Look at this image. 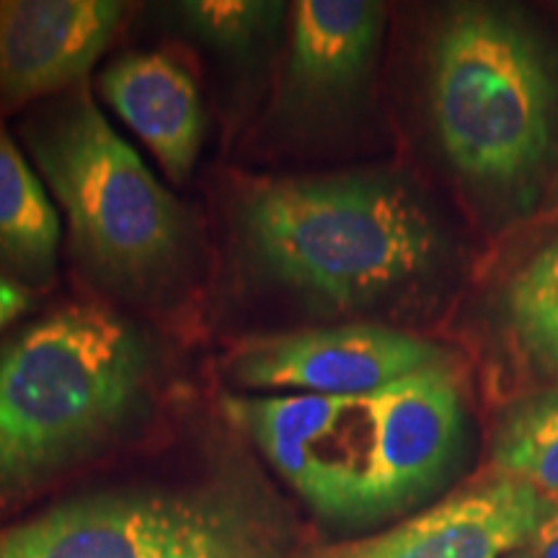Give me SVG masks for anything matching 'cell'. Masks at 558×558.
<instances>
[{"instance_id": "obj_1", "label": "cell", "mask_w": 558, "mask_h": 558, "mask_svg": "<svg viewBox=\"0 0 558 558\" xmlns=\"http://www.w3.org/2000/svg\"><path fill=\"white\" fill-rule=\"evenodd\" d=\"M222 409L324 520L369 525L418 505L463 450V390L448 362L367 396H226Z\"/></svg>"}, {"instance_id": "obj_2", "label": "cell", "mask_w": 558, "mask_h": 558, "mask_svg": "<svg viewBox=\"0 0 558 558\" xmlns=\"http://www.w3.org/2000/svg\"><path fill=\"white\" fill-rule=\"evenodd\" d=\"M156 357L104 305H65L0 341V509L135 427Z\"/></svg>"}, {"instance_id": "obj_3", "label": "cell", "mask_w": 558, "mask_h": 558, "mask_svg": "<svg viewBox=\"0 0 558 558\" xmlns=\"http://www.w3.org/2000/svg\"><path fill=\"white\" fill-rule=\"evenodd\" d=\"M251 267L331 308L401 290L435 262V220L401 181L369 173L251 181L235 197Z\"/></svg>"}, {"instance_id": "obj_4", "label": "cell", "mask_w": 558, "mask_h": 558, "mask_svg": "<svg viewBox=\"0 0 558 558\" xmlns=\"http://www.w3.org/2000/svg\"><path fill=\"white\" fill-rule=\"evenodd\" d=\"M19 132L96 282L143 295L179 269L190 241L184 209L111 130L86 83L34 109Z\"/></svg>"}, {"instance_id": "obj_5", "label": "cell", "mask_w": 558, "mask_h": 558, "mask_svg": "<svg viewBox=\"0 0 558 558\" xmlns=\"http://www.w3.org/2000/svg\"><path fill=\"white\" fill-rule=\"evenodd\" d=\"M556 83L533 37L488 9L442 26L432 52V120L445 156L481 184L512 186L548 163Z\"/></svg>"}, {"instance_id": "obj_6", "label": "cell", "mask_w": 558, "mask_h": 558, "mask_svg": "<svg viewBox=\"0 0 558 558\" xmlns=\"http://www.w3.org/2000/svg\"><path fill=\"white\" fill-rule=\"evenodd\" d=\"M445 362V352L414 333L349 324L262 333L228 354V375L246 390L308 396H367Z\"/></svg>"}, {"instance_id": "obj_7", "label": "cell", "mask_w": 558, "mask_h": 558, "mask_svg": "<svg viewBox=\"0 0 558 558\" xmlns=\"http://www.w3.org/2000/svg\"><path fill=\"white\" fill-rule=\"evenodd\" d=\"M546 505L538 488L494 473L401 525L292 558H501L525 546Z\"/></svg>"}, {"instance_id": "obj_8", "label": "cell", "mask_w": 558, "mask_h": 558, "mask_svg": "<svg viewBox=\"0 0 558 558\" xmlns=\"http://www.w3.org/2000/svg\"><path fill=\"white\" fill-rule=\"evenodd\" d=\"M122 16L114 0H0V120L83 83Z\"/></svg>"}, {"instance_id": "obj_9", "label": "cell", "mask_w": 558, "mask_h": 558, "mask_svg": "<svg viewBox=\"0 0 558 558\" xmlns=\"http://www.w3.org/2000/svg\"><path fill=\"white\" fill-rule=\"evenodd\" d=\"M184 505L186 494H88L0 530V558H150Z\"/></svg>"}, {"instance_id": "obj_10", "label": "cell", "mask_w": 558, "mask_h": 558, "mask_svg": "<svg viewBox=\"0 0 558 558\" xmlns=\"http://www.w3.org/2000/svg\"><path fill=\"white\" fill-rule=\"evenodd\" d=\"M386 11L369 0H300L292 11L282 111H311L344 99L365 81Z\"/></svg>"}, {"instance_id": "obj_11", "label": "cell", "mask_w": 558, "mask_h": 558, "mask_svg": "<svg viewBox=\"0 0 558 558\" xmlns=\"http://www.w3.org/2000/svg\"><path fill=\"white\" fill-rule=\"evenodd\" d=\"M99 86L163 171L184 184L202 145V104L192 75L163 52H130L104 70Z\"/></svg>"}, {"instance_id": "obj_12", "label": "cell", "mask_w": 558, "mask_h": 558, "mask_svg": "<svg viewBox=\"0 0 558 558\" xmlns=\"http://www.w3.org/2000/svg\"><path fill=\"white\" fill-rule=\"evenodd\" d=\"M58 209L0 120V277L37 295L58 275Z\"/></svg>"}, {"instance_id": "obj_13", "label": "cell", "mask_w": 558, "mask_h": 558, "mask_svg": "<svg viewBox=\"0 0 558 558\" xmlns=\"http://www.w3.org/2000/svg\"><path fill=\"white\" fill-rule=\"evenodd\" d=\"M150 558H288V550L267 507L218 486L186 494L177 527Z\"/></svg>"}, {"instance_id": "obj_14", "label": "cell", "mask_w": 558, "mask_h": 558, "mask_svg": "<svg viewBox=\"0 0 558 558\" xmlns=\"http://www.w3.org/2000/svg\"><path fill=\"white\" fill-rule=\"evenodd\" d=\"M494 473L558 497V388L514 401L494 437Z\"/></svg>"}, {"instance_id": "obj_15", "label": "cell", "mask_w": 558, "mask_h": 558, "mask_svg": "<svg viewBox=\"0 0 558 558\" xmlns=\"http://www.w3.org/2000/svg\"><path fill=\"white\" fill-rule=\"evenodd\" d=\"M507 320L522 352L558 378V235L512 279Z\"/></svg>"}, {"instance_id": "obj_16", "label": "cell", "mask_w": 558, "mask_h": 558, "mask_svg": "<svg viewBox=\"0 0 558 558\" xmlns=\"http://www.w3.org/2000/svg\"><path fill=\"white\" fill-rule=\"evenodd\" d=\"M179 16L197 37L213 41L218 50L246 52L277 32L284 5L256 0H199L181 3Z\"/></svg>"}, {"instance_id": "obj_17", "label": "cell", "mask_w": 558, "mask_h": 558, "mask_svg": "<svg viewBox=\"0 0 558 558\" xmlns=\"http://www.w3.org/2000/svg\"><path fill=\"white\" fill-rule=\"evenodd\" d=\"M522 548L533 558H558V497H548L546 512Z\"/></svg>"}, {"instance_id": "obj_18", "label": "cell", "mask_w": 558, "mask_h": 558, "mask_svg": "<svg viewBox=\"0 0 558 558\" xmlns=\"http://www.w3.org/2000/svg\"><path fill=\"white\" fill-rule=\"evenodd\" d=\"M34 305V292L0 277V331L11 326L13 320L24 316Z\"/></svg>"}, {"instance_id": "obj_19", "label": "cell", "mask_w": 558, "mask_h": 558, "mask_svg": "<svg viewBox=\"0 0 558 558\" xmlns=\"http://www.w3.org/2000/svg\"><path fill=\"white\" fill-rule=\"evenodd\" d=\"M501 558H533V556H530L525 548H518V550H509V554L501 556Z\"/></svg>"}]
</instances>
